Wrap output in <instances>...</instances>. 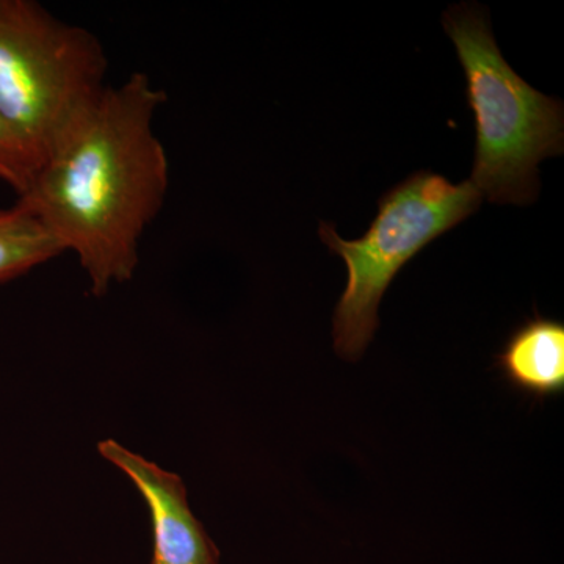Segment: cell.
<instances>
[{
    "instance_id": "6da1fadb",
    "label": "cell",
    "mask_w": 564,
    "mask_h": 564,
    "mask_svg": "<svg viewBox=\"0 0 564 564\" xmlns=\"http://www.w3.org/2000/svg\"><path fill=\"white\" fill-rule=\"evenodd\" d=\"M166 101L148 74L107 87L41 163L18 202L76 256L95 296L132 280L140 243L170 188V159L154 131Z\"/></svg>"
},
{
    "instance_id": "7a4b0ae2",
    "label": "cell",
    "mask_w": 564,
    "mask_h": 564,
    "mask_svg": "<svg viewBox=\"0 0 564 564\" xmlns=\"http://www.w3.org/2000/svg\"><path fill=\"white\" fill-rule=\"evenodd\" d=\"M444 29L458 52L474 113L469 181L491 203L532 204L540 191L538 163L563 154V102L534 90L505 62L484 7H452Z\"/></svg>"
},
{
    "instance_id": "3957f363",
    "label": "cell",
    "mask_w": 564,
    "mask_h": 564,
    "mask_svg": "<svg viewBox=\"0 0 564 564\" xmlns=\"http://www.w3.org/2000/svg\"><path fill=\"white\" fill-rule=\"evenodd\" d=\"M107 68L101 41L87 29L33 0H0V115L39 169L101 98Z\"/></svg>"
},
{
    "instance_id": "277c9868",
    "label": "cell",
    "mask_w": 564,
    "mask_h": 564,
    "mask_svg": "<svg viewBox=\"0 0 564 564\" xmlns=\"http://www.w3.org/2000/svg\"><path fill=\"white\" fill-rule=\"evenodd\" d=\"M470 181L452 184L441 174L417 172L378 199V214L358 240H344L332 223H321L326 247L347 265V288L333 317L334 350L358 361L372 343L381 299L400 270L437 237L480 207Z\"/></svg>"
},
{
    "instance_id": "5b68a950",
    "label": "cell",
    "mask_w": 564,
    "mask_h": 564,
    "mask_svg": "<svg viewBox=\"0 0 564 564\" xmlns=\"http://www.w3.org/2000/svg\"><path fill=\"white\" fill-rule=\"evenodd\" d=\"M98 452L132 481L148 505L152 524L150 564H220V552L193 514L180 475L113 440L99 443Z\"/></svg>"
},
{
    "instance_id": "8992f818",
    "label": "cell",
    "mask_w": 564,
    "mask_h": 564,
    "mask_svg": "<svg viewBox=\"0 0 564 564\" xmlns=\"http://www.w3.org/2000/svg\"><path fill=\"white\" fill-rule=\"evenodd\" d=\"M497 367L516 389L534 399L564 389V325L554 318L525 321L511 333L496 358Z\"/></svg>"
},
{
    "instance_id": "52a82bcc",
    "label": "cell",
    "mask_w": 564,
    "mask_h": 564,
    "mask_svg": "<svg viewBox=\"0 0 564 564\" xmlns=\"http://www.w3.org/2000/svg\"><path fill=\"white\" fill-rule=\"evenodd\" d=\"M63 254L61 245L20 203L0 209V284Z\"/></svg>"
},
{
    "instance_id": "ba28073f",
    "label": "cell",
    "mask_w": 564,
    "mask_h": 564,
    "mask_svg": "<svg viewBox=\"0 0 564 564\" xmlns=\"http://www.w3.org/2000/svg\"><path fill=\"white\" fill-rule=\"evenodd\" d=\"M39 163L17 132L0 115V182L10 185L18 196L31 187Z\"/></svg>"
}]
</instances>
